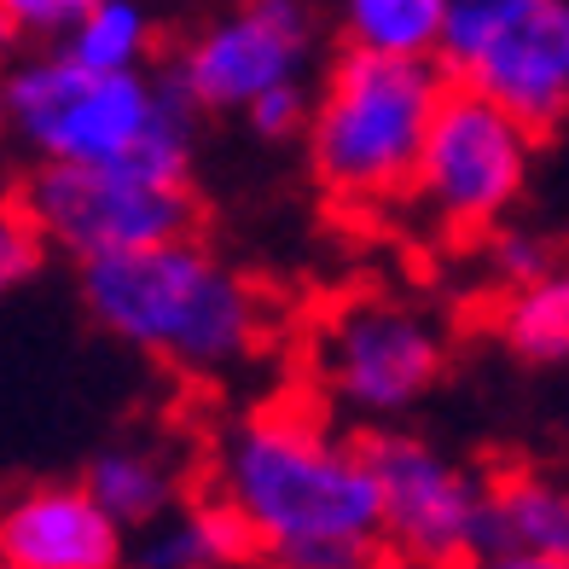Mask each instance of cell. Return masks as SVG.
Instances as JSON below:
<instances>
[{"label": "cell", "instance_id": "obj_10", "mask_svg": "<svg viewBox=\"0 0 569 569\" xmlns=\"http://www.w3.org/2000/svg\"><path fill=\"white\" fill-rule=\"evenodd\" d=\"M378 500H383V540L390 552L419 569H453L482 552V511L488 482H477L459 459L430 448L425 436L383 430L367 442Z\"/></svg>", "mask_w": 569, "mask_h": 569}, {"label": "cell", "instance_id": "obj_1", "mask_svg": "<svg viewBox=\"0 0 569 569\" xmlns=\"http://www.w3.org/2000/svg\"><path fill=\"white\" fill-rule=\"evenodd\" d=\"M216 500L273 569H383V500L367 442H343L302 407L239 412L210 453Z\"/></svg>", "mask_w": 569, "mask_h": 569}, {"label": "cell", "instance_id": "obj_20", "mask_svg": "<svg viewBox=\"0 0 569 569\" xmlns=\"http://www.w3.org/2000/svg\"><path fill=\"white\" fill-rule=\"evenodd\" d=\"M308 111H315V93H308V88H284V93H268L244 122L262 140H284V134H297V128H308Z\"/></svg>", "mask_w": 569, "mask_h": 569}, {"label": "cell", "instance_id": "obj_21", "mask_svg": "<svg viewBox=\"0 0 569 569\" xmlns=\"http://www.w3.org/2000/svg\"><path fill=\"white\" fill-rule=\"evenodd\" d=\"M495 268H500L506 284H523V279H535V273H547V268H552V250H547V244H535V239H523V232H500Z\"/></svg>", "mask_w": 569, "mask_h": 569}, {"label": "cell", "instance_id": "obj_12", "mask_svg": "<svg viewBox=\"0 0 569 569\" xmlns=\"http://www.w3.org/2000/svg\"><path fill=\"white\" fill-rule=\"evenodd\" d=\"M482 552H535V558L569 563V482L540 477V471H517V477L488 482Z\"/></svg>", "mask_w": 569, "mask_h": 569}, {"label": "cell", "instance_id": "obj_18", "mask_svg": "<svg viewBox=\"0 0 569 569\" xmlns=\"http://www.w3.org/2000/svg\"><path fill=\"white\" fill-rule=\"evenodd\" d=\"M99 0H0V18L18 41H64Z\"/></svg>", "mask_w": 569, "mask_h": 569}, {"label": "cell", "instance_id": "obj_24", "mask_svg": "<svg viewBox=\"0 0 569 569\" xmlns=\"http://www.w3.org/2000/svg\"><path fill=\"white\" fill-rule=\"evenodd\" d=\"M0 128H7V76H0Z\"/></svg>", "mask_w": 569, "mask_h": 569}, {"label": "cell", "instance_id": "obj_3", "mask_svg": "<svg viewBox=\"0 0 569 569\" xmlns=\"http://www.w3.org/2000/svg\"><path fill=\"white\" fill-rule=\"evenodd\" d=\"M82 302L117 343L174 372H227L262 338V302L250 279L203 250L192 232L82 268Z\"/></svg>", "mask_w": 569, "mask_h": 569}, {"label": "cell", "instance_id": "obj_8", "mask_svg": "<svg viewBox=\"0 0 569 569\" xmlns=\"http://www.w3.org/2000/svg\"><path fill=\"white\" fill-rule=\"evenodd\" d=\"M308 360H315L320 390L338 407L360 412V419H390L436 390L448 349L442 326L425 308L396 297H355L315 326Z\"/></svg>", "mask_w": 569, "mask_h": 569}, {"label": "cell", "instance_id": "obj_9", "mask_svg": "<svg viewBox=\"0 0 569 569\" xmlns=\"http://www.w3.org/2000/svg\"><path fill=\"white\" fill-rule=\"evenodd\" d=\"M529 163H535V128L495 99L448 82L419 174H412V198H419L425 216H436L453 232H482L523 198Z\"/></svg>", "mask_w": 569, "mask_h": 569}, {"label": "cell", "instance_id": "obj_2", "mask_svg": "<svg viewBox=\"0 0 569 569\" xmlns=\"http://www.w3.org/2000/svg\"><path fill=\"white\" fill-rule=\"evenodd\" d=\"M192 117L198 106L174 82L93 70L64 47H41L7 70V134L36 169L158 163L192 174Z\"/></svg>", "mask_w": 569, "mask_h": 569}, {"label": "cell", "instance_id": "obj_7", "mask_svg": "<svg viewBox=\"0 0 569 569\" xmlns=\"http://www.w3.org/2000/svg\"><path fill=\"white\" fill-rule=\"evenodd\" d=\"M320 47V23L308 0H227L216 18L180 41L169 82L198 111L250 117L268 93L302 88Z\"/></svg>", "mask_w": 569, "mask_h": 569}, {"label": "cell", "instance_id": "obj_23", "mask_svg": "<svg viewBox=\"0 0 569 569\" xmlns=\"http://www.w3.org/2000/svg\"><path fill=\"white\" fill-rule=\"evenodd\" d=\"M12 41H18V36H12V23H7V18H0V53H7V47H12Z\"/></svg>", "mask_w": 569, "mask_h": 569}, {"label": "cell", "instance_id": "obj_22", "mask_svg": "<svg viewBox=\"0 0 569 569\" xmlns=\"http://www.w3.org/2000/svg\"><path fill=\"white\" fill-rule=\"evenodd\" d=\"M471 569H569L563 558H535V552H482Z\"/></svg>", "mask_w": 569, "mask_h": 569}, {"label": "cell", "instance_id": "obj_13", "mask_svg": "<svg viewBox=\"0 0 569 569\" xmlns=\"http://www.w3.org/2000/svg\"><path fill=\"white\" fill-rule=\"evenodd\" d=\"M250 552L256 547L239 517L221 500H198V506H174L151 529H140L134 569H232Z\"/></svg>", "mask_w": 569, "mask_h": 569}, {"label": "cell", "instance_id": "obj_11", "mask_svg": "<svg viewBox=\"0 0 569 569\" xmlns=\"http://www.w3.org/2000/svg\"><path fill=\"white\" fill-rule=\"evenodd\" d=\"M122 535L88 482H41L0 506V569H122Z\"/></svg>", "mask_w": 569, "mask_h": 569}, {"label": "cell", "instance_id": "obj_17", "mask_svg": "<svg viewBox=\"0 0 569 569\" xmlns=\"http://www.w3.org/2000/svg\"><path fill=\"white\" fill-rule=\"evenodd\" d=\"M59 47L93 70H146L158 53V18L146 12V0H99Z\"/></svg>", "mask_w": 569, "mask_h": 569}, {"label": "cell", "instance_id": "obj_5", "mask_svg": "<svg viewBox=\"0 0 569 569\" xmlns=\"http://www.w3.org/2000/svg\"><path fill=\"white\" fill-rule=\"evenodd\" d=\"M18 203L41 239L76 256L82 268L163 244V239H187V227H192L187 174L158 169V163L36 169Z\"/></svg>", "mask_w": 569, "mask_h": 569}, {"label": "cell", "instance_id": "obj_19", "mask_svg": "<svg viewBox=\"0 0 569 569\" xmlns=\"http://www.w3.org/2000/svg\"><path fill=\"white\" fill-rule=\"evenodd\" d=\"M36 244H41V232L30 227L23 203H0V297L36 268Z\"/></svg>", "mask_w": 569, "mask_h": 569}, {"label": "cell", "instance_id": "obj_4", "mask_svg": "<svg viewBox=\"0 0 569 569\" xmlns=\"http://www.w3.org/2000/svg\"><path fill=\"white\" fill-rule=\"evenodd\" d=\"M442 99L448 76L430 59H378L349 47L315 88V111L302 128L308 169L326 198L378 210V203L412 192Z\"/></svg>", "mask_w": 569, "mask_h": 569}, {"label": "cell", "instance_id": "obj_6", "mask_svg": "<svg viewBox=\"0 0 569 569\" xmlns=\"http://www.w3.org/2000/svg\"><path fill=\"white\" fill-rule=\"evenodd\" d=\"M436 59L540 134L569 117V0H453Z\"/></svg>", "mask_w": 569, "mask_h": 569}, {"label": "cell", "instance_id": "obj_15", "mask_svg": "<svg viewBox=\"0 0 569 569\" xmlns=\"http://www.w3.org/2000/svg\"><path fill=\"white\" fill-rule=\"evenodd\" d=\"M355 53L378 59H436L453 18V0H338Z\"/></svg>", "mask_w": 569, "mask_h": 569}, {"label": "cell", "instance_id": "obj_16", "mask_svg": "<svg viewBox=\"0 0 569 569\" xmlns=\"http://www.w3.org/2000/svg\"><path fill=\"white\" fill-rule=\"evenodd\" d=\"M495 326L517 360H535V367L569 360V262H552L523 284H506Z\"/></svg>", "mask_w": 569, "mask_h": 569}, {"label": "cell", "instance_id": "obj_14", "mask_svg": "<svg viewBox=\"0 0 569 569\" xmlns=\"http://www.w3.org/2000/svg\"><path fill=\"white\" fill-rule=\"evenodd\" d=\"M88 495L106 506L122 529H151L158 517L180 506V471L163 448L151 442H117L88 465Z\"/></svg>", "mask_w": 569, "mask_h": 569}]
</instances>
